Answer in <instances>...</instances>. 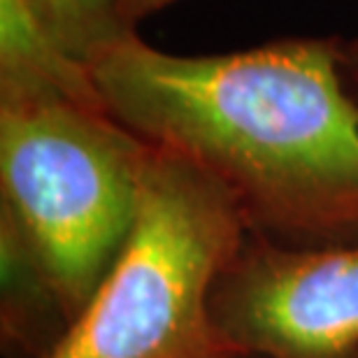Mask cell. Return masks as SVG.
Here are the masks:
<instances>
[{
    "label": "cell",
    "mask_w": 358,
    "mask_h": 358,
    "mask_svg": "<svg viewBox=\"0 0 358 358\" xmlns=\"http://www.w3.org/2000/svg\"><path fill=\"white\" fill-rule=\"evenodd\" d=\"M91 73L119 124L231 193L249 235L293 247L358 242V105L340 40L189 56L128 33Z\"/></svg>",
    "instance_id": "obj_1"
},
{
    "label": "cell",
    "mask_w": 358,
    "mask_h": 358,
    "mask_svg": "<svg viewBox=\"0 0 358 358\" xmlns=\"http://www.w3.org/2000/svg\"><path fill=\"white\" fill-rule=\"evenodd\" d=\"M247 235L217 179L149 145L124 247L52 358H231L210 296Z\"/></svg>",
    "instance_id": "obj_2"
},
{
    "label": "cell",
    "mask_w": 358,
    "mask_h": 358,
    "mask_svg": "<svg viewBox=\"0 0 358 358\" xmlns=\"http://www.w3.org/2000/svg\"><path fill=\"white\" fill-rule=\"evenodd\" d=\"M149 145L107 107L0 96L3 207L77 321L131 231Z\"/></svg>",
    "instance_id": "obj_3"
},
{
    "label": "cell",
    "mask_w": 358,
    "mask_h": 358,
    "mask_svg": "<svg viewBox=\"0 0 358 358\" xmlns=\"http://www.w3.org/2000/svg\"><path fill=\"white\" fill-rule=\"evenodd\" d=\"M210 314L231 358H358V242L247 235L214 282Z\"/></svg>",
    "instance_id": "obj_4"
},
{
    "label": "cell",
    "mask_w": 358,
    "mask_h": 358,
    "mask_svg": "<svg viewBox=\"0 0 358 358\" xmlns=\"http://www.w3.org/2000/svg\"><path fill=\"white\" fill-rule=\"evenodd\" d=\"M0 263L3 356L52 358L75 319L52 270L5 212H0Z\"/></svg>",
    "instance_id": "obj_5"
},
{
    "label": "cell",
    "mask_w": 358,
    "mask_h": 358,
    "mask_svg": "<svg viewBox=\"0 0 358 358\" xmlns=\"http://www.w3.org/2000/svg\"><path fill=\"white\" fill-rule=\"evenodd\" d=\"M0 96H59L105 107L91 68L49 35L28 0H0Z\"/></svg>",
    "instance_id": "obj_6"
},
{
    "label": "cell",
    "mask_w": 358,
    "mask_h": 358,
    "mask_svg": "<svg viewBox=\"0 0 358 358\" xmlns=\"http://www.w3.org/2000/svg\"><path fill=\"white\" fill-rule=\"evenodd\" d=\"M49 35L77 61L91 63L135 33L121 19L119 0H28Z\"/></svg>",
    "instance_id": "obj_7"
},
{
    "label": "cell",
    "mask_w": 358,
    "mask_h": 358,
    "mask_svg": "<svg viewBox=\"0 0 358 358\" xmlns=\"http://www.w3.org/2000/svg\"><path fill=\"white\" fill-rule=\"evenodd\" d=\"M173 3H177V0H119V12H121L124 24L135 31V24H138V21L147 19L149 14L159 12Z\"/></svg>",
    "instance_id": "obj_8"
},
{
    "label": "cell",
    "mask_w": 358,
    "mask_h": 358,
    "mask_svg": "<svg viewBox=\"0 0 358 358\" xmlns=\"http://www.w3.org/2000/svg\"><path fill=\"white\" fill-rule=\"evenodd\" d=\"M340 68L347 91L352 93L354 103L358 105V38L347 42L340 40Z\"/></svg>",
    "instance_id": "obj_9"
}]
</instances>
